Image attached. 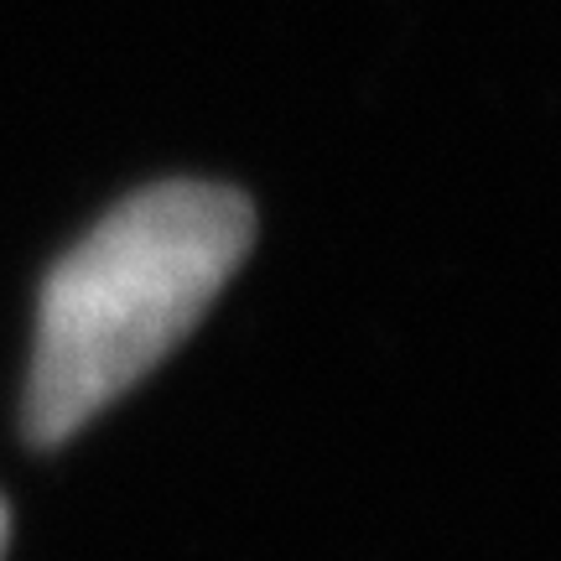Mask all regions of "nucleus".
Listing matches in <instances>:
<instances>
[{"label":"nucleus","mask_w":561,"mask_h":561,"mask_svg":"<svg viewBox=\"0 0 561 561\" xmlns=\"http://www.w3.org/2000/svg\"><path fill=\"white\" fill-rule=\"evenodd\" d=\"M255 244V203L224 182H157L104 214L42 286L26 437L58 447L151 375Z\"/></svg>","instance_id":"nucleus-1"},{"label":"nucleus","mask_w":561,"mask_h":561,"mask_svg":"<svg viewBox=\"0 0 561 561\" xmlns=\"http://www.w3.org/2000/svg\"><path fill=\"white\" fill-rule=\"evenodd\" d=\"M5 530H11V515H5V500H0V551H5Z\"/></svg>","instance_id":"nucleus-2"}]
</instances>
